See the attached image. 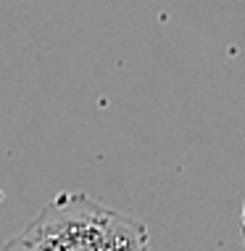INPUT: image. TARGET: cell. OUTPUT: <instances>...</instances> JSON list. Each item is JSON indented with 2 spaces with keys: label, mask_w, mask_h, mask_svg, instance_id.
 <instances>
[{
  "label": "cell",
  "mask_w": 245,
  "mask_h": 251,
  "mask_svg": "<svg viewBox=\"0 0 245 251\" xmlns=\"http://www.w3.org/2000/svg\"><path fill=\"white\" fill-rule=\"evenodd\" d=\"M243 230H245V212H243Z\"/></svg>",
  "instance_id": "cell-2"
},
{
  "label": "cell",
  "mask_w": 245,
  "mask_h": 251,
  "mask_svg": "<svg viewBox=\"0 0 245 251\" xmlns=\"http://www.w3.org/2000/svg\"><path fill=\"white\" fill-rule=\"evenodd\" d=\"M3 251H151V235L137 217L82 191H64Z\"/></svg>",
  "instance_id": "cell-1"
}]
</instances>
